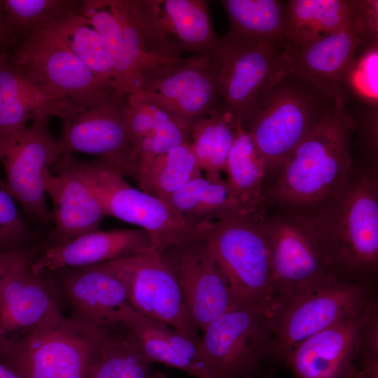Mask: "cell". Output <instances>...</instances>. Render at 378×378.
<instances>
[{
	"label": "cell",
	"instance_id": "cell-1",
	"mask_svg": "<svg viewBox=\"0 0 378 378\" xmlns=\"http://www.w3.org/2000/svg\"><path fill=\"white\" fill-rule=\"evenodd\" d=\"M354 126L353 115L339 99L263 192L265 208L312 214L338 196L354 172Z\"/></svg>",
	"mask_w": 378,
	"mask_h": 378
},
{
	"label": "cell",
	"instance_id": "cell-2",
	"mask_svg": "<svg viewBox=\"0 0 378 378\" xmlns=\"http://www.w3.org/2000/svg\"><path fill=\"white\" fill-rule=\"evenodd\" d=\"M331 270L375 285L378 267V183L375 172L353 174L342 192L310 214Z\"/></svg>",
	"mask_w": 378,
	"mask_h": 378
},
{
	"label": "cell",
	"instance_id": "cell-3",
	"mask_svg": "<svg viewBox=\"0 0 378 378\" xmlns=\"http://www.w3.org/2000/svg\"><path fill=\"white\" fill-rule=\"evenodd\" d=\"M82 13L101 35L112 64L113 88L139 90L148 70L178 59L183 52L167 38L155 0H81Z\"/></svg>",
	"mask_w": 378,
	"mask_h": 378
},
{
	"label": "cell",
	"instance_id": "cell-4",
	"mask_svg": "<svg viewBox=\"0 0 378 378\" xmlns=\"http://www.w3.org/2000/svg\"><path fill=\"white\" fill-rule=\"evenodd\" d=\"M339 99L287 67L274 79L242 126L261 154L266 175L279 174Z\"/></svg>",
	"mask_w": 378,
	"mask_h": 378
},
{
	"label": "cell",
	"instance_id": "cell-5",
	"mask_svg": "<svg viewBox=\"0 0 378 378\" xmlns=\"http://www.w3.org/2000/svg\"><path fill=\"white\" fill-rule=\"evenodd\" d=\"M104 334L56 305L22 337L0 340V361L20 378H88Z\"/></svg>",
	"mask_w": 378,
	"mask_h": 378
},
{
	"label": "cell",
	"instance_id": "cell-6",
	"mask_svg": "<svg viewBox=\"0 0 378 378\" xmlns=\"http://www.w3.org/2000/svg\"><path fill=\"white\" fill-rule=\"evenodd\" d=\"M274 309L240 307L202 331L198 354L209 378H274L285 368L270 324Z\"/></svg>",
	"mask_w": 378,
	"mask_h": 378
},
{
	"label": "cell",
	"instance_id": "cell-7",
	"mask_svg": "<svg viewBox=\"0 0 378 378\" xmlns=\"http://www.w3.org/2000/svg\"><path fill=\"white\" fill-rule=\"evenodd\" d=\"M55 165L71 171L89 187L106 216H113L146 231L152 251L204 236L187 224L164 200L131 186L125 177L103 159L81 160L62 155Z\"/></svg>",
	"mask_w": 378,
	"mask_h": 378
},
{
	"label": "cell",
	"instance_id": "cell-8",
	"mask_svg": "<svg viewBox=\"0 0 378 378\" xmlns=\"http://www.w3.org/2000/svg\"><path fill=\"white\" fill-rule=\"evenodd\" d=\"M375 285L346 280L333 270L280 302L270 324L284 360L297 344L366 308L377 299Z\"/></svg>",
	"mask_w": 378,
	"mask_h": 378
},
{
	"label": "cell",
	"instance_id": "cell-9",
	"mask_svg": "<svg viewBox=\"0 0 378 378\" xmlns=\"http://www.w3.org/2000/svg\"><path fill=\"white\" fill-rule=\"evenodd\" d=\"M259 220L239 217L206 225L210 249L240 307H275L272 271Z\"/></svg>",
	"mask_w": 378,
	"mask_h": 378
},
{
	"label": "cell",
	"instance_id": "cell-10",
	"mask_svg": "<svg viewBox=\"0 0 378 378\" xmlns=\"http://www.w3.org/2000/svg\"><path fill=\"white\" fill-rule=\"evenodd\" d=\"M127 94L116 90L75 104L61 119L60 155H98L125 177L135 178L137 160L127 124Z\"/></svg>",
	"mask_w": 378,
	"mask_h": 378
},
{
	"label": "cell",
	"instance_id": "cell-11",
	"mask_svg": "<svg viewBox=\"0 0 378 378\" xmlns=\"http://www.w3.org/2000/svg\"><path fill=\"white\" fill-rule=\"evenodd\" d=\"M286 42L227 32L216 52L220 64L219 111L242 125L260 94L286 69Z\"/></svg>",
	"mask_w": 378,
	"mask_h": 378
},
{
	"label": "cell",
	"instance_id": "cell-12",
	"mask_svg": "<svg viewBox=\"0 0 378 378\" xmlns=\"http://www.w3.org/2000/svg\"><path fill=\"white\" fill-rule=\"evenodd\" d=\"M8 59L34 88L57 103H83L115 90L80 61L54 29L20 40Z\"/></svg>",
	"mask_w": 378,
	"mask_h": 378
},
{
	"label": "cell",
	"instance_id": "cell-13",
	"mask_svg": "<svg viewBox=\"0 0 378 378\" xmlns=\"http://www.w3.org/2000/svg\"><path fill=\"white\" fill-rule=\"evenodd\" d=\"M279 211L259 221L270 251L276 305L331 271L312 215Z\"/></svg>",
	"mask_w": 378,
	"mask_h": 378
},
{
	"label": "cell",
	"instance_id": "cell-14",
	"mask_svg": "<svg viewBox=\"0 0 378 378\" xmlns=\"http://www.w3.org/2000/svg\"><path fill=\"white\" fill-rule=\"evenodd\" d=\"M221 64L215 54L193 55L144 72L138 91L190 130L219 111Z\"/></svg>",
	"mask_w": 378,
	"mask_h": 378
},
{
	"label": "cell",
	"instance_id": "cell-15",
	"mask_svg": "<svg viewBox=\"0 0 378 378\" xmlns=\"http://www.w3.org/2000/svg\"><path fill=\"white\" fill-rule=\"evenodd\" d=\"M124 282L127 303L139 314L164 323L198 345L176 279L161 253L149 251L103 263Z\"/></svg>",
	"mask_w": 378,
	"mask_h": 378
},
{
	"label": "cell",
	"instance_id": "cell-16",
	"mask_svg": "<svg viewBox=\"0 0 378 378\" xmlns=\"http://www.w3.org/2000/svg\"><path fill=\"white\" fill-rule=\"evenodd\" d=\"M59 156L57 139L49 130L48 118L32 120L20 134L0 146L6 188L31 221L42 225L52 221V213L46 202L43 175Z\"/></svg>",
	"mask_w": 378,
	"mask_h": 378
},
{
	"label": "cell",
	"instance_id": "cell-17",
	"mask_svg": "<svg viewBox=\"0 0 378 378\" xmlns=\"http://www.w3.org/2000/svg\"><path fill=\"white\" fill-rule=\"evenodd\" d=\"M161 253L198 330L202 332L227 312L240 307L205 236L169 246Z\"/></svg>",
	"mask_w": 378,
	"mask_h": 378
},
{
	"label": "cell",
	"instance_id": "cell-18",
	"mask_svg": "<svg viewBox=\"0 0 378 378\" xmlns=\"http://www.w3.org/2000/svg\"><path fill=\"white\" fill-rule=\"evenodd\" d=\"M378 311L376 299L366 308L295 345L285 359L294 378H348L366 326Z\"/></svg>",
	"mask_w": 378,
	"mask_h": 378
},
{
	"label": "cell",
	"instance_id": "cell-19",
	"mask_svg": "<svg viewBox=\"0 0 378 378\" xmlns=\"http://www.w3.org/2000/svg\"><path fill=\"white\" fill-rule=\"evenodd\" d=\"M71 312V318L103 328L119 321L127 302L122 280L104 264L59 270L46 273Z\"/></svg>",
	"mask_w": 378,
	"mask_h": 378
},
{
	"label": "cell",
	"instance_id": "cell-20",
	"mask_svg": "<svg viewBox=\"0 0 378 378\" xmlns=\"http://www.w3.org/2000/svg\"><path fill=\"white\" fill-rule=\"evenodd\" d=\"M46 194L53 204L54 227L46 239L28 251L33 255L85 233L99 229L106 215L87 184L76 174L54 164L43 175Z\"/></svg>",
	"mask_w": 378,
	"mask_h": 378
},
{
	"label": "cell",
	"instance_id": "cell-21",
	"mask_svg": "<svg viewBox=\"0 0 378 378\" xmlns=\"http://www.w3.org/2000/svg\"><path fill=\"white\" fill-rule=\"evenodd\" d=\"M368 43L356 12L343 29L305 46H287V69L342 99L345 78L363 44Z\"/></svg>",
	"mask_w": 378,
	"mask_h": 378
},
{
	"label": "cell",
	"instance_id": "cell-22",
	"mask_svg": "<svg viewBox=\"0 0 378 378\" xmlns=\"http://www.w3.org/2000/svg\"><path fill=\"white\" fill-rule=\"evenodd\" d=\"M152 251V242L142 229L97 230L48 248L29 262L36 273L97 265Z\"/></svg>",
	"mask_w": 378,
	"mask_h": 378
},
{
	"label": "cell",
	"instance_id": "cell-23",
	"mask_svg": "<svg viewBox=\"0 0 378 378\" xmlns=\"http://www.w3.org/2000/svg\"><path fill=\"white\" fill-rule=\"evenodd\" d=\"M49 285L46 274L32 270L25 250L0 290V340L22 337L57 305Z\"/></svg>",
	"mask_w": 378,
	"mask_h": 378
},
{
	"label": "cell",
	"instance_id": "cell-24",
	"mask_svg": "<svg viewBox=\"0 0 378 378\" xmlns=\"http://www.w3.org/2000/svg\"><path fill=\"white\" fill-rule=\"evenodd\" d=\"M126 118L138 165L134 180L157 157L190 144V130L139 92L127 94Z\"/></svg>",
	"mask_w": 378,
	"mask_h": 378
},
{
	"label": "cell",
	"instance_id": "cell-25",
	"mask_svg": "<svg viewBox=\"0 0 378 378\" xmlns=\"http://www.w3.org/2000/svg\"><path fill=\"white\" fill-rule=\"evenodd\" d=\"M72 106L48 98L10 62L8 54L0 56V146L20 134L30 120L50 116L61 120Z\"/></svg>",
	"mask_w": 378,
	"mask_h": 378
},
{
	"label": "cell",
	"instance_id": "cell-26",
	"mask_svg": "<svg viewBox=\"0 0 378 378\" xmlns=\"http://www.w3.org/2000/svg\"><path fill=\"white\" fill-rule=\"evenodd\" d=\"M118 318L153 363L183 370L195 378H209L199 356L198 345L170 326L139 314L127 302L123 304Z\"/></svg>",
	"mask_w": 378,
	"mask_h": 378
},
{
	"label": "cell",
	"instance_id": "cell-27",
	"mask_svg": "<svg viewBox=\"0 0 378 378\" xmlns=\"http://www.w3.org/2000/svg\"><path fill=\"white\" fill-rule=\"evenodd\" d=\"M165 201L187 224L202 231L208 225L226 219L251 217L261 220L239 200L223 178H195Z\"/></svg>",
	"mask_w": 378,
	"mask_h": 378
},
{
	"label": "cell",
	"instance_id": "cell-28",
	"mask_svg": "<svg viewBox=\"0 0 378 378\" xmlns=\"http://www.w3.org/2000/svg\"><path fill=\"white\" fill-rule=\"evenodd\" d=\"M160 21L168 40L183 52L215 54L220 38L215 32L208 1L155 0Z\"/></svg>",
	"mask_w": 378,
	"mask_h": 378
},
{
	"label": "cell",
	"instance_id": "cell-29",
	"mask_svg": "<svg viewBox=\"0 0 378 378\" xmlns=\"http://www.w3.org/2000/svg\"><path fill=\"white\" fill-rule=\"evenodd\" d=\"M284 8L286 44L299 48L348 25L356 0H288Z\"/></svg>",
	"mask_w": 378,
	"mask_h": 378
},
{
	"label": "cell",
	"instance_id": "cell-30",
	"mask_svg": "<svg viewBox=\"0 0 378 378\" xmlns=\"http://www.w3.org/2000/svg\"><path fill=\"white\" fill-rule=\"evenodd\" d=\"M152 364L120 321L104 328L102 343L88 378H149Z\"/></svg>",
	"mask_w": 378,
	"mask_h": 378
},
{
	"label": "cell",
	"instance_id": "cell-31",
	"mask_svg": "<svg viewBox=\"0 0 378 378\" xmlns=\"http://www.w3.org/2000/svg\"><path fill=\"white\" fill-rule=\"evenodd\" d=\"M224 173L241 202L262 218L266 214L262 190L265 165L255 143L241 125L228 154Z\"/></svg>",
	"mask_w": 378,
	"mask_h": 378
},
{
	"label": "cell",
	"instance_id": "cell-32",
	"mask_svg": "<svg viewBox=\"0 0 378 378\" xmlns=\"http://www.w3.org/2000/svg\"><path fill=\"white\" fill-rule=\"evenodd\" d=\"M239 126L227 114L218 111L191 127L190 146L206 178H223L221 174Z\"/></svg>",
	"mask_w": 378,
	"mask_h": 378
},
{
	"label": "cell",
	"instance_id": "cell-33",
	"mask_svg": "<svg viewBox=\"0 0 378 378\" xmlns=\"http://www.w3.org/2000/svg\"><path fill=\"white\" fill-rule=\"evenodd\" d=\"M202 176L190 144H184L154 159L135 181L139 189L164 200Z\"/></svg>",
	"mask_w": 378,
	"mask_h": 378
},
{
	"label": "cell",
	"instance_id": "cell-34",
	"mask_svg": "<svg viewBox=\"0 0 378 378\" xmlns=\"http://www.w3.org/2000/svg\"><path fill=\"white\" fill-rule=\"evenodd\" d=\"M220 2L228 17L230 22L228 31L247 36L286 42L284 1L223 0Z\"/></svg>",
	"mask_w": 378,
	"mask_h": 378
},
{
	"label": "cell",
	"instance_id": "cell-35",
	"mask_svg": "<svg viewBox=\"0 0 378 378\" xmlns=\"http://www.w3.org/2000/svg\"><path fill=\"white\" fill-rule=\"evenodd\" d=\"M7 23L17 42L37 32L54 29L82 12L78 0H1Z\"/></svg>",
	"mask_w": 378,
	"mask_h": 378
},
{
	"label": "cell",
	"instance_id": "cell-36",
	"mask_svg": "<svg viewBox=\"0 0 378 378\" xmlns=\"http://www.w3.org/2000/svg\"><path fill=\"white\" fill-rule=\"evenodd\" d=\"M54 30L68 49L95 76L113 86L114 73L104 42L82 12L67 18Z\"/></svg>",
	"mask_w": 378,
	"mask_h": 378
},
{
	"label": "cell",
	"instance_id": "cell-37",
	"mask_svg": "<svg viewBox=\"0 0 378 378\" xmlns=\"http://www.w3.org/2000/svg\"><path fill=\"white\" fill-rule=\"evenodd\" d=\"M378 42L363 44L343 85L342 99L356 97L364 106L377 108Z\"/></svg>",
	"mask_w": 378,
	"mask_h": 378
},
{
	"label": "cell",
	"instance_id": "cell-38",
	"mask_svg": "<svg viewBox=\"0 0 378 378\" xmlns=\"http://www.w3.org/2000/svg\"><path fill=\"white\" fill-rule=\"evenodd\" d=\"M356 15L366 40L378 41V1L356 0Z\"/></svg>",
	"mask_w": 378,
	"mask_h": 378
},
{
	"label": "cell",
	"instance_id": "cell-39",
	"mask_svg": "<svg viewBox=\"0 0 378 378\" xmlns=\"http://www.w3.org/2000/svg\"><path fill=\"white\" fill-rule=\"evenodd\" d=\"M348 378H378V356L356 358Z\"/></svg>",
	"mask_w": 378,
	"mask_h": 378
},
{
	"label": "cell",
	"instance_id": "cell-40",
	"mask_svg": "<svg viewBox=\"0 0 378 378\" xmlns=\"http://www.w3.org/2000/svg\"><path fill=\"white\" fill-rule=\"evenodd\" d=\"M16 42L17 40L7 23L1 0H0V56L8 54V50Z\"/></svg>",
	"mask_w": 378,
	"mask_h": 378
},
{
	"label": "cell",
	"instance_id": "cell-41",
	"mask_svg": "<svg viewBox=\"0 0 378 378\" xmlns=\"http://www.w3.org/2000/svg\"><path fill=\"white\" fill-rule=\"evenodd\" d=\"M24 251L0 253V290L8 274Z\"/></svg>",
	"mask_w": 378,
	"mask_h": 378
},
{
	"label": "cell",
	"instance_id": "cell-42",
	"mask_svg": "<svg viewBox=\"0 0 378 378\" xmlns=\"http://www.w3.org/2000/svg\"><path fill=\"white\" fill-rule=\"evenodd\" d=\"M0 378H20L19 376L13 372L7 365L0 361Z\"/></svg>",
	"mask_w": 378,
	"mask_h": 378
},
{
	"label": "cell",
	"instance_id": "cell-43",
	"mask_svg": "<svg viewBox=\"0 0 378 378\" xmlns=\"http://www.w3.org/2000/svg\"><path fill=\"white\" fill-rule=\"evenodd\" d=\"M149 378H168L167 374L161 371L151 372Z\"/></svg>",
	"mask_w": 378,
	"mask_h": 378
},
{
	"label": "cell",
	"instance_id": "cell-44",
	"mask_svg": "<svg viewBox=\"0 0 378 378\" xmlns=\"http://www.w3.org/2000/svg\"><path fill=\"white\" fill-rule=\"evenodd\" d=\"M368 356H378V355H368ZM358 357V356H357ZM356 357V358H357Z\"/></svg>",
	"mask_w": 378,
	"mask_h": 378
}]
</instances>
